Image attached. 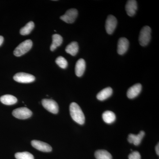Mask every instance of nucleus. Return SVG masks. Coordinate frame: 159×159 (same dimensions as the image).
<instances>
[{"label": "nucleus", "mask_w": 159, "mask_h": 159, "mask_svg": "<svg viewBox=\"0 0 159 159\" xmlns=\"http://www.w3.org/2000/svg\"><path fill=\"white\" fill-rule=\"evenodd\" d=\"M156 152L158 156L159 155V144L158 143L156 147Z\"/></svg>", "instance_id": "393cba45"}, {"label": "nucleus", "mask_w": 159, "mask_h": 159, "mask_svg": "<svg viewBox=\"0 0 159 159\" xmlns=\"http://www.w3.org/2000/svg\"><path fill=\"white\" fill-rule=\"evenodd\" d=\"M102 119L106 123L111 124L115 122L116 116L113 112L111 111H106L102 115Z\"/></svg>", "instance_id": "6ab92c4d"}, {"label": "nucleus", "mask_w": 159, "mask_h": 159, "mask_svg": "<svg viewBox=\"0 0 159 159\" xmlns=\"http://www.w3.org/2000/svg\"><path fill=\"white\" fill-rule=\"evenodd\" d=\"M129 159H141V155L138 151L133 152L129 155Z\"/></svg>", "instance_id": "b1692460"}, {"label": "nucleus", "mask_w": 159, "mask_h": 159, "mask_svg": "<svg viewBox=\"0 0 159 159\" xmlns=\"http://www.w3.org/2000/svg\"><path fill=\"white\" fill-rule=\"evenodd\" d=\"M56 63L62 69L66 68L68 66V62L66 60L61 56L57 57L56 60Z\"/></svg>", "instance_id": "5701e85b"}, {"label": "nucleus", "mask_w": 159, "mask_h": 159, "mask_svg": "<svg viewBox=\"0 0 159 159\" xmlns=\"http://www.w3.org/2000/svg\"><path fill=\"white\" fill-rule=\"evenodd\" d=\"M31 145L34 148L37 150L43 152H50L52 151V147L48 143L45 142L38 141V140H33L31 142Z\"/></svg>", "instance_id": "1a4fd4ad"}, {"label": "nucleus", "mask_w": 159, "mask_h": 159, "mask_svg": "<svg viewBox=\"0 0 159 159\" xmlns=\"http://www.w3.org/2000/svg\"><path fill=\"white\" fill-rule=\"evenodd\" d=\"M151 29L149 26L143 27L140 31L139 36V42L142 46L147 45L151 39Z\"/></svg>", "instance_id": "7ed1b4c3"}, {"label": "nucleus", "mask_w": 159, "mask_h": 159, "mask_svg": "<svg viewBox=\"0 0 159 159\" xmlns=\"http://www.w3.org/2000/svg\"><path fill=\"white\" fill-rule=\"evenodd\" d=\"M16 159H34L33 155L28 152H17L15 155Z\"/></svg>", "instance_id": "4be33fe9"}, {"label": "nucleus", "mask_w": 159, "mask_h": 159, "mask_svg": "<svg viewBox=\"0 0 159 159\" xmlns=\"http://www.w3.org/2000/svg\"><path fill=\"white\" fill-rule=\"evenodd\" d=\"M3 41H4V38L3 36H0V46L2 45V44L3 43Z\"/></svg>", "instance_id": "a878e982"}, {"label": "nucleus", "mask_w": 159, "mask_h": 159, "mask_svg": "<svg viewBox=\"0 0 159 159\" xmlns=\"http://www.w3.org/2000/svg\"><path fill=\"white\" fill-rule=\"evenodd\" d=\"M125 8L127 15L130 16H133L135 14L138 8L137 1L134 0L127 1Z\"/></svg>", "instance_id": "ddd939ff"}, {"label": "nucleus", "mask_w": 159, "mask_h": 159, "mask_svg": "<svg viewBox=\"0 0 159 159\" xmlns=\"http://www.w3.org/2000/svg\"><path fill=\"white\" fill-rule=\"evenodd\" d=\"M0 101L5 105H11L15 104L17 102V99L12 95H5L1 97Z\"/></svg>", "instance_id": "dca6fc26"}, {"label": "nucleus", "mask_w": 159, "mask_h": 159, "mask_svg": "<svg viewBox=\"0 0 159 159\" xmlns=\"http://www.w3.org/2000/svg\"><path fill=\"white\" fill-rule=\"evenodd\" d=\"M129 42L128 40L125 38L122 37L119 39L118 43L117 52L120 55L125 54L128 50Z\"/></svg>", "instance_id": "9d476101"}, {"label": "nucleus", "mask_w": 159, "mask_h": 159, "mask_svg": "<svg viewBox=\"0 0 159 159\" xmlns=\"http://www.w3.org/2000/svg\"><path fill=\"white\" fill-rule=\"evenodd\" d=\"M85 68V61L82 58L78 60L75 66V74L77 77H80L83 75Z\"/></svg>", "instance_id": "4468645a"}, {"label": "nucleus", "mask_w": 159, "mask_h": 159, "mask_svg": "<svg viewBox=\"0 0 159 159\" xmlns=\"http://www.w3.org/2000/svg\"><path fill=\"white\" fill-rule=\"evenodd\" d=\"M142 86L140 84H137L131 87L127 92V96L129 99L136 97L142 91Z\"/></svg>", "instance_id": "9b49d317"}, {"label": "nucleus", "mask_w": 159, "mask_h": 159, "mask_svg": "<svg viewBox=\"0 0 159 159\" xmlns=\"http://www.w3.org/2000/svg\"><path fill=\"white\" fill-rule=\"evenodd\" d=\"M112 93V89L110 87L106 88L98 93L97 95V99L100 101H103L110 97Z\"/></svg>", "instance_id": "2eb2a0df"}, {"label": "nucleus", "mask_w": 159, "mask_h": 159, "mask_svg": "<svg viewBox=\"0 0 159 159\" xmlns=\"http://www.w3.org/2000/svg\"><path fill=\"white\" fill-rule=\"evenodd\" d=\"M12 114L15 118L20 119H25L30 118L32 116V112L27 107H20L13 110Z\"/></svg>", "instance_id": "20e7f679"}, {"label": "nucleus", "mask_w": 159, "mask_h": 159, "mask_svg": "<svg viewBox=\"0 0 159 159\" xmlns=\"http://www.w3.org/2000/svg\"><path fill=\"white\" fill-rule=\"evenodd\" d=\"M34 23L33 22L30 21L28 23L25 27H23L20 30V33L23 35H27L31 33V31L34 29Z\"/></svg>", "instance_id": "412c9836"}, {"label": "nucleus", "mask_w": 159, "mask_h": 159, "mask_svg": "<svg viewBox=\"0 0 159 159\" xmlns=\"http://www.w3.org/2000/svg\"><path fill=\"white\" fill-rule=\"evenodd\" d=\"M62 37L58 34H54L52 36V44L50 47L51 51H54L57 47L61 44L62 43Z\"/></svg>", "instance_id": "a211bd4d"}, {"label": "nucleus", "mask_w": 159, "mask_h": 159, "mask_svg": "<svg viewBox=\"0 0 159 159\" xmlns=\"http://www.w3.org/2000/svg\"><path fill=\"white\" fill-rule=\"evenodd\" d=\"M71 116L75 122L83 125L85 122V117L82 110L76 102H72L70 106Z\"/></svg>", "instance_id": "f257e3e1"}, {"label": "nucleus", "mask_w": 159, "mask_h": 159, "mask_svg": "<svg viewBox=\"0 0 159 159\" xmlns=\"http://www.w3.org/2000/svg\"><path fill=\"white\" fill-rule=\"evenodd\" d=\"M145 135V132L141 131L138 135L129 134L128 136V142L135 145H139Z\"/></svg>", "instance_id": "f8f14e48"}, {"label": "nucleus", "mask_w": 159, "mask_h": 159, "mask_svg": "<svg viewBox=\"0 0 159 159\" xmlns=\"http://www.w3.org/2000/svg\"><path fill=\"white\" fill-rule=\"evenodd\" d=\"M117 25L116 18L113 15H109L106 21L105 28L107 32L111 34L113 33Z\"/></svg>", "instance_id": "6e6552de"}, {"label": "nucleus", "mask_w": 159, "mask_h": 159, "mask_svg": "<svg viewBox=\"0 0 159 159\" xmlns=\"http://www.w3.org/2000/svg\"><path fill=\"white\" fill-rule=\"evenodd\" d=\"M43 107L50 112L56 114L58 112V106L57 102L51 99H43L42 101Z\"/></svg>", "instance_id": "423d86ee"}, {"label": "nucleus", "mask_w": 159, "mask_h": 159, "mask_svg": "<svg viewBox=\"0 0 159 159\" xmlns=\"http://www.w3.org/2000/svg\"><path fill=\"white\" fill-rule=\"evenodd\" d=\"M32 42L31 40H26L20 44L15 49L14 54L16 56L20 57L28 52L32 47Z\"/></svg>", "instance_id": "f03ea898"}, {"label": "nucleus", "mask_w": 159, "mask_h": 159, "mask_svg": "<svg viewBox=\"0 0 159 159\" xmlns=\"http://www.w3.org/2000/svg\"><path fill=\"white\" fill-rule=\"evenodd\" d=\"M15 81L21 83H29L33 82L35 80V77L31 74L25 73H18L13 77Z\"/></svg>", "instance_id": "39448f33"}, {"label": "nucleus", "mask_w": 159, "mask_h": 159, "mask_svg": "<svg viewBox=\"0 0 159 159\" xmlns=\"http://www.w3.org/2000/svg\"><path fill=\"white\" fill-rule=\"evenodd\" d=\"M95 157L97 159H112L111 155L105 150H98L95 152Z\"/></svg>", "instance_id": "aec40b11"}, {"label": "nucleus", "mask_w": 159, "mask_h": 159, "mask_svg": "<svg viewBox=\"0 0 159 159\" xmlns=\"http://www.w3.org/2000/svg\"><path fill=\"white\" fill-rule=\"evenodd\" d=\"M79 51V46L78 43L76 42H73L69 44L66 48V51L67 53L72 56H75Z\"/></svg>", "instance_id": "f3484780"}, {"label": "nucleus", "mask_w": 159, "mask_h": 159, "mask_svg": "<svg viewBox=\"0 0 159 159\" xmlns=\"http://www.w3.org/2000/svg\"><path fill=\"white\" fill-rule=\"evenodd\" d=\"M78 15V11L75 9H69L65 14L61 16L60 19L63 21L68 24H72L75 21Z\"/></svg>", "instance_id": "0eeeda50"}]
</instances>
